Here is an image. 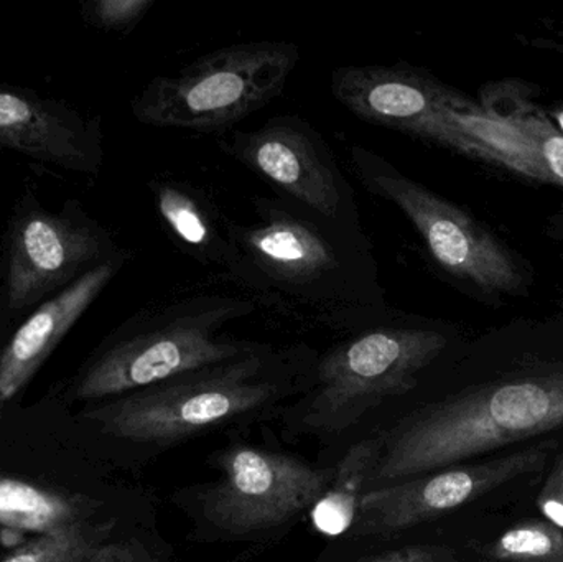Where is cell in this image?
<instances>
[{
    "label": "cell",
    "instance_id": "6da1fadb",
    "mask_svg": "<svg viewBox=\"0 0 563 562\" xmlns=\"http://www.w3.org/2000/svg\"><path fill=\"white\" fill-rule=\"evenodd\" d=\"M462 350L475 378L376 429L367 491L563 432V312L512 320Z\"/></svg>",
    "mask_w": 563,
    "mask_h": 562
},
{
    "label": "cell",
    "instance_id": "7a4b0ae2",
    "mask_svg": "<svg viewBox=\"0 0 563 562\" xmlns=\"http://www.w3.org/2000/svg\"><path fill=\"white\" fill-rule=\"evenodd\" d=\"M254 220H230V280L253 300L343 337L390 312L373 244L282 198L256 197Z\"/></svg>",
    "mask_w": 563,
    "mask_h": 562
},
{
    "label": "cell",
    "instance_id": "3957f363",
    "mask_svg": "<svg viewBox=\"0 0 563 562\" xmlns=\"http://www.w3.org/2000/svg\"><path fill=\"white\" fill-rule=\"evenodd\" d=\"M307 343L276 346L184 373L85 411L98 434L141 461L221 431H241L282 415L307 389L318 359Z\"/></svg>",
    "mask_w": 563,
    "mask_h": 562
},
{
    "label": "cell",
    "instance_id": "277c9868",
    "mask_svg": "<svg viewBox=\"0 0 563 562\" xmlns=\"http://www.w3.org/2000/svg\"><path fill=\"white\" fill-rule=\"evenodd\" d=\"M462 340L452 323L390 310L318 353L307 389L279 416L282 431L331 449L356 441L374 416L426 388Z\"/></svg>",
    "mask_w": 563,
    "mask_h": 562
},
{
    "label": "cell",
    "instance_id": "5b68a950",
    "mask_svg": "<svg viewBox=\"0 0 563 562\" xmlns=\"http://www.w3.org/2000/svg\"><path fill=\"white\" fill-rule=\"evenodd\" d=\"M208 464L218 478L172 495L200 543L263 547L280 541L308 518L334 472V464H310L241 439L210 454Z\"/></svg>",
    "mask_w": 563,
    "mask_h": 562
},
{
    "label": "cell",
    "instance_id": "8992f818",
    "mask_svg": "<svg viewBox=\"0 0 563 562\" xmlns=\"http://www.w3.org/2000/svg\"><path fill=\"white\" fill-rule=\"evenodd\" d=\"M256 310L253 297L234 294L178 297L139 317L112 340L82 372L75 396L101 403L256 352L266 342L228 332L231 323Z\"/></svg>",
    "mask_w": 563,
    "mask_h": 562
},
{
    "label": "cell",
    "instance_id": "52a82bcc",
    "mask_svg": "<svg viewBox=\"0 0 563 562\" xmlns=\"http://www.w3.org/2000/svg\"><path fill=\"white\" fill-rule=\"evenodd\" d=\"M350 157L361 185L409 220L430 263L456 289L492 307L529 297L536 283L531 261L472 211L413 180L363 145H351Z\"/></svg>",
    "mask_w": 563,
    "mask_h": 562
},
{
    "label": "cell",
    "instance_id": "ba28073f",
    "mask_svg": "<svg viewBox=\"0 0 563 562\" xmlns=\"http://www.w3.org/2000/svg\"><path fill=\"white\" fill-rule=\"evenodd\" d=\"M298 62L300 48L290 42L224 46L152 79L132 111L155 128L224 131L279 98Z\"/></svg>",
    "mask_w": 563,
    "mask_h": 562
},
{
    "label": "cell",
    "instance_id": "9c48e42d",
    "mask_svg": "<svg viewBox=\"0 0 563 562\" xmlns=\"http://www.w3.org/2000/svg\"><path fill=\"white\" fill-rule=\"evenodd\" d=\"M559 448L558 438L541 439L492 458L367 491L343 541L386 544L399 540L423 525L472 507L499 488L544 472Z\"/></svg>",
    "mask_w": 563,
    "mask_h": 562
},
{
    "label": "cell",
    "instance_id": "30bf717a",
    "mask_svg": "<svg viewBox=\"0 0 563 562\" xmlns=\"http://www.w3.org/2000/svg\"><path fill=\"white\" fill-rule=\"evenodd\" d=\"M218 147L290 201L361 243L364 231L356 194L320 132L298 115H277L253 131L221 134Z\"/></svg>",
    "mask_w": 563,
    "mask_h": 562
},
{
    "label": "cell",
    "instance_id": "8fae6325",
    "mask_svg": "<svg viewBox=\"0 0 563 562\" xmlns=\"http://www.w3.org/2000/svg\"><path fill=\"white\" fill-rule=\"evenodd\" d=\"M331 95L361 121L383 125L466 157V145L446 124L452 86L407 63L350 65L331 71Z\"/></svg>",
    "mask_w": 563,
    "mask_h": 562
},
{
    "label": "cell",
    "instance_id": "7c38bea8",
    "mask_svg": "<svg viewBox=\"0 0 563 562\" xmlns=\"http://www.w3.org/2000/svg\"><path fill=\"white\" fill-rule=\"evenodd\" d=\"M108 238L89 224L53 214H33L13 234L7 267L12 309L32 306L114 256Z\"/></svg>",
    "mask_w": 563,
    "mask_h": 562
},
{
    "label": "cell",
    "instance_id": "4fadbf2b",
    "mask_svg": "<svg viewBox=\"0 0 563 562\" xmlns=\"http://www.w3.org/2000/svg\"><path fill=\"white\" fill-rule=\"evenodd\" d=\"M118 253L42 304L0 355V406L15 398L124 264Z\"/></svg>",
    "mask_w": 563,
    "mask_h": 562
},
{
    "label": "cell",
    "instance_id": "5bb4252c",
    "mask_svg": "<svg viewBox=\"0 0 563 562\" xmlns=\"http://www.w3.org/2000/svg\"><path fill=\"white\" fill-rule=\"evenodd\" d=\"M0 145L73 170H98V142L52 106L0 89Z\"/></svg>",
    "mask_w": 563,
    "mask_h": 562
},
{
    "label": "cell",
    "instance_id": "9a60e30c",
    "mask_svg": "<svg viewBox=\"0 0 563 562\" xmlns=\"http://www.w3.org/2000/svg\"><path fill=\"white\" fill-rule=\"evenodd\" d=\"M151 188L155 210L175 246L201 266L230 276L236 257L230 220L214 201L201 188L177 178H161Z\"/></svg>",
    "mask_w": 563,
    "mask_h": 562
},
{
    "label": "cell",
    "instance_id": "2e32d148",
    "mask_svg": "<svg viewBox=\"0 0 563 562\" xmlns=\"http://www.w3.org/2000/svg\"><path fill=\"white\" fill-rule=\"evenodd\" d=\"M443 118L465 142L466 158L545 185L531 141L479 101L452 88L443 106Z\"/></svg>",
    "mask_w": 563,
    "mask_h": 562
},
{
    "label": "cell",
    "instance_id": "e0dca14e",
    "mask_svg": "<svg viewBox=\"0 0 563 562\" xmlns=\"http://www.w3.org/2000/svg\"><path fill=\"white\" fill-rule=\"evenodd\" d=\"M380 452L383 439L379 432L373 431L351 442L343 454L338 455L331 484L308 515L318 535L330 540L346 538L360 514L361 500Z\"/></svg>",
    "mask_w": 563,
    "mask_h": 562
},
{
    "label": "cell",
    "instance_id": "ac0fdd59",
    "mask_svg": "<svg viewBox=\"0 0 563 562\" xmlns=\"http://www.w3.org/2000/svg\"><path fill=\"white\" fill-rule=\"evenodd\" d=\"M538 88L522 79H499L483 86L479 104L505 119L531 141L545 185L563 190V132L536 101Z\"/></svg>",
    "mask_w": 563,
    "mask_h": 562
},
{
    "label": "cell",
    "instance_id": "d6986e66",
    "mask_svg": "<svg viewBox=\"0 0 563 562\" xmlns=\"http://www.w3.org/2000/svg\"><path fill=\"white\" fill-rule=\"evenodd\" d=\"M89 505L15 478L0 477V527L48 533L86 520Z\"/></svg>",
    "mask_w": 563,
    "mask_h": 562
},
{
    "label": "cell",
    "instance_id": "ffe728a7",
    "mask_svg": "<svg viewBox=\"0 0 563 562\" xmlns=\"http://www.w3.org/2000/svg\"><path fill=\"white\" fill-rule=\"evenodd\" d=\"M466 550L476 562H563V530L545 518H525Z\"/></svg>",
    "mask_w": 563,
    "mask_h": 562
},
{
    "label": "cell",
    "instance_id": "44dd1931",
    "mask_svg": "<svg viewBox=\"0 0 563 562\" xmlns=\"http://www.w3.org/2000/svg\"><path fill=\"white\" fill-rule=\"evenodd\" d=\"M108 533V527H96L88 520L76 521L40 535L2 562H86L106 544Z\"/></svg>",
    "mask_w": 563,
    "mask_h": 562
},
{
    "label": "cell",
    "instance_id": "7402d4cb",
    "mask_svg": "<svg viewBox=\"0 0 563 562\" xmlns=\"http://www.w3.org/2000/svg\"><path fill=\"white\" fill-rule=\"evenodd\" d=\"M350 562H463L455 548L440 543H410L384 548Z\"/></svg>",
    "mask_w": 563,
    "mask_h": 562
},
{
    "label": "cell",
    "instance_id": "603a6c76",
    "mask_svg": "<svg viewBox=\"0 0 563 562\" xmlns=\"http://www.w3.org/2000/svg\"><path fill=\"white\" fill-rule=\"evenodd\" d=\"M155 0H98L92 3V16L99 26L128 32L151 12Z\"/></svg>",
    "mask_w": 563,
    "mask_h": 562
},
{
    "label": "cell",
    "instance_id": "cb8c5ba5",
    "mask_svg": "<svg viewBox=\"0 0 563 562\" xmlns=\"http://www.w3.org/2000/svg\"><path fill=\"white\" fill-rule=\"evenodd\" d=\"M536 507L545 520L563 530V451H558L545 467Z\"/></svg>",
    "mask_w": 563,
    "mask_h": 562
},
{
    "label": "cell",
    "instance_id": "d4e9b609",
    "mask_svg": "<svg viewBox=\"0 0 563 562\" xmlns=\"http://www.w3.org/2000/svg\"><path fill=\"white\" fill-rule=\"evenodd\" d=\"M121 562H175L174 550L162 541H125Z\"/></svg>",
    "mask_w": 563,
    "mask_h": 562
},
{
    "label": "cell",
    "instance_id": "484cf974",
    "mask_svg": "<svg viewBox=\"0 0 563 562\" xmlns=\"http://www.w3.org/2000/svg\"><path fill=\"white\" fill-rule=\"evenodd\" d=\"M125 543H106L86 562H121Z\"/></svg>",
    "mask_w": 563,
    "mask_h": 562
},
{
    "label": "cell",
    "instance_id": "4316f807",
    "mask_svg": "<svg viewBox=\"0 0 563 562\" xmlns=\"http://www.w3.org/2000/svg\"><path fill=\"white\" fill-rule=\"evenodd\" d=\"M544 233L549 240L563 244V207L549 214L544 224Z\"/></svg>",
    "mask_w": 563,
    "mask_h": 562
},
{
    "label": "cell",
    "instance_id": "83f0119b",
    "mask_svg": "<svg viewBox=\"0 0 563 562\" xmlns=\"http://www.w3.org/2000/svg\"><path fill=\"white\" fill-rule=\"evenodd\" d=\"M526 43L532 48H541L563 56V38H542V36H539V38H529Z\"/></svg>",
    "mask_w": 563,
    "mask_h": 562
},
{
    "label": "cell",
    "instance_id": "f1b7e54d",
    "mask_svg": "<svg viewBox=\"0 0 563 562\" xmlns=\"http://www.w3.org/2000/svg\"><path fill=\"white\" fill-rule=\"evenodd\" d=\"M551 121L563 132V99L551 106H544Z\"/></svg>",
    "mask_w": 563,
    "mask_h": 562
}]
</instances>
